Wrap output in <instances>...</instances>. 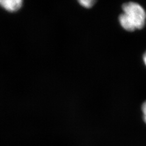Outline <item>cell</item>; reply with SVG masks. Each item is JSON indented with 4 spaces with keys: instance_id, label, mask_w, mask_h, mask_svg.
Segmentation results:
<instances>
[{
    "instance_id": "cell-1",
    "label": "cell",
    "mask_w": 146,
    "mask_h": 146,
    "mask_svg": "<svg viewBox=\"0 0 146 146\" xmlns=\"http://www.w3.org/2000/svg\"><path fill=\"white\" fill-rule=\"evenodd\" d=\"M123 12L119 17L120 25L127 31L143 29L146 23V12L143 6L135 2L123 4Z\"/></svg>"
},
{
    "instance_id": "cell-2",
    "label": "cell",
    "mask_w": 146,
    "mask_h": 146,
    "mask_svg": "<svg viewBox=\"0 0 146 146\" xmlns=\"http://www.w3.org/2000/svg\"><path fill=\"white\" fill-rule=\"evenodd\" d=\"M23 1V0H0V6L9 12H13L21 8Z\"/></svg>"
},
{
    "instance_id": "cell-5",
    "label": "cell",
    "mask_w": 146,
    "mask_h": 146,
    "mask_svg": "<svg viewBox=\"0 0 146 146\" xmlns=\"http://www.w3.org/2000/svg\"><path fill=\"white\" fill-rule=\"evenodd\" d=\"M143 62H144V65L146 66V51L143 55Z\"/></svg>"
},
{
    "instance_id": "cell-4",
    "label": "cell",
    "mask_w": 146,
    "mask_h": 146,
    "mask_svg": "<svg viewBox=\"0 0 146 146\" xmlns=\"http://www.w3.org/2000/svg\"><path fill=\"white\" fill-rule=\"evenodd\" d=\"M141 109H142V112H143V120L146 124V101H145L142 105V108H141Z\"/></svg>"
},
{
    "instance_id": "cell-3",
    "label": "cell",
    "mask_w": 146,
    "mask_h": 146,
    "mask_svg": "<svg viewBox=\"0 0 146 146\" xmlns=\"http://www.w3.org/2000/svg\"><path fill=\"white\" fill-rule=\"evenodd\" d=\"M81 6L85 8H90L92 7L96 0H78Z\"/></svg>"
}]
</instances>
